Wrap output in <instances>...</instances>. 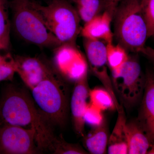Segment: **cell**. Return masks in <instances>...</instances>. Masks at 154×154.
Wrapping results in <instances>:
<instances>
[{
	"label": "cell",
	"instance_id": "1",
	"mask_svg": "<svg viewBox=\"0 0 154 154\" xmlns=\"http://www.w3.org/2000/svg\"><path fill=\"white\" fill-rule=\"evenodd\" d=\"M3 125L33 130L40 151H50L56 137L32 96L25 89L13 85L7 86L0 97V125Z\"/></svg>",
	"mask_w": 154,
	"mask_h": 154
},
{
	"label": "cell",
	"instance_id": "2",
	"mask_svg": "<svg viewBox=\"0 0 154 154\" xmlns=\"http://www.w3.org/2000/svg\"><path fill=\"white\" fill-rule=\"evenodd\" d=\"M140 2L141 0H122L113 17V35L118 44L127 51L137 53L145 47L146 41L149 38Z\"/></svg>",
	"mask_w": 154,
	"mask_h": 154
},
{
	"label": "cell",
	"instance_id": "3",
	"mask_svg": "<svg viewBox=\"0 0 154 154\" xmlns=\"http://www.w3.org/2000/svg\"><path fill=\"white\" fill-rule=\"evenodd\" d=\"M36 106L51 124L65 125L69 110V90L57 74L40 82L30 90Z\"/></svg>",
	"mask_w": 154,
	"mask_h": 154
},
{
	"label": "cell",
	"instance_id": "4",
	"mask_svg": "<svg viewBox=\"0 0 154 154\" xmlns=\"http://www.w3.org/2000/svg\"><path fill=\"white\" fill-rule=\"evenodd\" d=\"M43 21L61 45H76L81 32L80 19L75 8L67 0H52L47 5H42L31 0Z\"/></svg>",
	"mask_w": 154,
	"mask_h": 154
},
{
	"label": "cell",
	"instance_id": "5",
	"mask_svg": "<svg viewBox=\"0 0 154 154\" xmlns=\"http://www.w3.org/2000/svg\"><path fill=\"white\" fill-rule=\"evenodd\" d=\"M11 5L14 30L21 38L41 47L57 48L61 45L33 7L31 0H13Z\"/></svg>",
	"mask_w": 154,
	"mask_h": 154
},
{
	"label": "cell",
	"instance_id": "6",
	"mask_svg": "<svg viewBox=\"0 0 154 154\" xmlns=\"http://www.w3.org/2000/svg\"><path fill=\"white\" fill-rule=\"evenodd\" d=\"M111 75L113 90L122 105L130 109L140 104L145 85V75L137 55L129 56L122 67L111 72Z\"/></svg>",
	"mask_w": 154,
	"mask_h": 154
},
{
	"label": "cell",
	"instance_id": "7",
	"mask_svg": "<svg viewBox=\"0 0 154 154\" xmlns=\"http://www.w3.org/2000/svg\"><path fill=\"white\" fill-rule=\"evenodd\" d=\"M40 152L33 130L0 125V154H34Z\"/></svg>",
	"mask_w": 154,
	"mask_h": 154
},
{
	"label": "cell",
	"instance_id": "8",
	"mask_svg": "<svg viewBox=\"0 0 154 154\" xmlns=\"http://www.w3.org/2000/svg\"><path fill=\"white\" fill-rule=\"evenodd\" d=\"M54 52L56 66L68 80L75 82L88 71L85 59L76 45H61L56 48Z\"/></svg>",
	"mask_w": 154,
	"mask_h": 154
},
{
	"label": "cell",
	"instance_id": "9",
	"mask_svg": "<svg viewBox=\"0 0 154 154\" xmlns=\"http://www.w3.org/2000/svg\"><path fill=\"white\" fill-rule=\"evenodd\" d=\"M14 57L16 73L30 91L43 80L56 74L52 67L39 58L23 56Z\"/></svg>",
	"mask_w": 154,
	"mask_h": 154
},
{
	"label": "cell",
	"instance_id": "10",
	"mask_svg": "<svg viewBox=\"0 0 154 154\" xmlns=\"http://www.w3.org/2000/svg\"><path fill=\"white\" fill-rule=\"evenodd\" d=\"M75 83L70 104L72 120L75 132L79 136L84 137L85 115L91 90L88 84V72Z\"/></svg>",
	"mask_w": 154,
	"mask_h": 154
},
{
	"label": "cell",
	"instance_id": "11",
	"mask_svg": "<svg viewBox=\"0 0 154 154\" xmlns=\"http://www.w3.org/2000/svg\"><path fill=\"white\" fill-rule=\"evenodd\" d=\"M145 75V85L136 119L152 146L154 144V71L148 69Z\"/></svg>",
	"mask_w": 154,
	"mask_h": 154
},
{
	"label": "cell",
	"instance_id": "12",
	"mask_svg": "<svg viewBox=\"0 0 154 154\" xmlns=\"http://www.w3.org/2000/svg\"><path fill=\"white\" fill-rule=\"evenodd\" d=\"M84 47L92 72L103 85L110 82L107 70V44L102 40L84 38Z\"/></svg>",
	"mask_w": 154,
	"mask_h": 154
},
{
	"label": "cell",
	"instance_id": "13",
	"mask_svg": "<svg viewBox=\"0 0 154 154\" xmlns=\"http://www.w3.org/2000/svg\"><path fill=\"white\" fill-rule=\"evenodd\" d=\"M113 17L104 11L103 14L94 17L85 24L81 29L82 36L85 38L99 39L106 44L113 42V33L111 29Z\"/></svg>",
	"mask_w": 154,
	"mask_h": 154
},
{
	"label": "cell",
	"instance_id": "14",
	"mask_svg": "<svg viewBox=\"0 0 154 154\" xmlns=\"http://www.w3.org/2000/svg\"><path fill=\"white\" fill-rule=\"evenodd\" d=\"M117 111V119L108 139L107 153L126 154L128 153L127 120L123 105H121Z\"/></svg>",
	"mask_w": 154,
	"mask_h": 154
},
{
	"label": "cell",
	"instance_id": "15",
	"mask_svg": "<svg viewBox=\"0 0 154 154\" xmlns=\"http://www.w3.org/2000/svg\"><path fill=\"white\" fill-rule=\"evenodd\" d=\"M126 131L128 146V154H147L151 144L137 119L127 122Z\"/></svg>",
	"mask_w": 154,
	"mask_h": 154
},
{
	"label": "cell",
	"instance_id": "16",
	"mask_svg": "<svg viewBox=\"0 0 154 154\" xmlns=\"http://www.w3.org/2000/svg\"><path fill=\"white\" fill-rule=\"evenodd\" d=\"M109 137L108 128L105 120L99 126L93 127L89 134L85 136L84 146L89 153H107Z\"/></svg>",
	"mask_w": 154,
	"mask_h": 154
},
{
	"label": "cell",
	"instance_id": "17",
	"mask_svg": "<svg viewBox=\"0 0 154 154\" xmlns=\"http://www.w3.org/2000/svg\"><path fill=\"white\" fill-rule=\"evenodd\" d=\"M90 102L99 110H118L122 104L116 102L113 96L106 88L96 87L90 90L89 93Z\"/></svg>",
	"mask_w": 154,
	"mask_h": 154
},
{
	"label": "cell",
	"instance_id": "18",
	"mask_svg": "<svg viewBox=\"0 0 154 154\" xmlns=\"http://www.w3.org/2000/svg\"><path fill=\"white\" fill-rule=\"evenodd\" d=\"M74 3L79 17L85 24L104 10V0H75Z\"/></svg>",
	"mask_w": 154,
	"mask_h": 154
},
{
	"label": "cell",
	"instance_id": "19",
	"mask_svg": "<svg viewBox=\"0 0 154 154\" xmlns=\"http://www.w3.org/2000/svg\"><path fill=\"white\" fill-rule=\"evenodd\" d=\"M107 66L111 72L117 71L122 67L128 59L127 51L119 44L113 42L107 44Z\"/></svg>",
	"mask_w": 154,
	"mask_h": 154
},
{
	"label": "cell",
	"instance_id": "20",
	"mask_svg": "<svg viewBox=\"0 0 154 154\" xmlns=\"http://www.w3.org/2000/svg\"><path fill=\"white\" fill-rule=\"evenodd\" d=\"M7 0H0V48L8 50L11 24Z\"/></svg>",
	"mask_w": 154,
	"mask_h": 154
},
{
	"label": "cell",
	"instance_id": "21",
	"mask_svg": "<svg viewBox=\"0 0 154 154\" xmlns=\"http://www.w3.org/2000/svg\"><path fill=\"white\" fill-rule=\"evenodd\" d=\"M16 73L14 57L8 50L0 48V82L11 81Z\"/></svg>",
	"mask_w": 154,
	"mask_h": 154
},
{
	"label": "cell",
	"instance_id": "22",
	"mask_svg": "<svg viewBox=\"0 0 154 154\" xmlns=\"http://www.w3.org/2000/svg\"><path fill=\"white\" fill-rule=\"evenodd\" d=\"M50 151L53 153L57 154H89L79 144L67 142L61 135L55 137Z\"/></svg>",
	"mask_w": 154,
	"mask_h": 154
},
{
	"label": "cell",
	"instance_id": "23",
	"mask_svg": "<svg viewBox=\"0 0 154 154\" xmlns=\"http://www.w3.org/2000/svg\"><path fill=\"white\" fill-rule=\"evenodd\" d=\"M140 6L149 38L154 34V0H141Z\"/></svg>",
	"mask_w": 154,
	"mask_h": 154
},
{
	"label": "cell",
	"instance_id": "24",
	"mask_svg": "<svg viewBox=\"0 0 154 154\" xmlns=\"http://www.w3.org/2000/svg\"><path fill=\"white\" fill-rule=\"evenodd\" d=\"M85 123L93 127L99 126L105 120L103 111L99 110L91 102H88L85 115Z\"/></svg>",
	"mask_w": 154,
	"mask_h": 154
},
{
	"label": "cell",
	"instance_id": "25",
	"mask_svg": "<svg viewBox=\"0 0 154 154\" xmlns=\"http://www.w3.org/2000/svg\"><path fill=\"white\" fill-rule=\"evenodd\" d=\"M120 0H104V11L108 12L113 17Z\"/></svg>",
	"mask_w": 154,
	"mask_h": 154
},
{
	"label": "cell",
	"instance_id": "26",
	"mask_svg": "<svg viewBox=\"0 0 154 154\" xmlns=\"http://www.w3.org/2000/svg\"><path fill=\"white\" fill-rule=\"evenodd\" d=\"M139 53L147 58L154 64V48L146 46Z\"/></svg>",
	"mask_w": 154,
	"mask_h": 154
},
{
	"label": "cell",
	"instance_id": "27",
	"mask_svg": "<svg viewBox=\"0 0 154 154\" xmlns=\"http://www.w3.org/2000/svg\"><path fill=\"white\" fill-rule=\"evenodd\" d=\"M148 154H154V144L151 146L147 152Z\"/></svg>",
	"mask_w": 154,
	"mask_h": 154
},
{
	"label": "cell",
	"instance_id": "28",
	"mask_svg": "<svg viewBox=\"0 0 154 154\" xmlns=\"http://www.w3.org/2000/svg\"><path fill=\"white\" fill-rule=\"evenodd\" d=\"M67 1H68L69 2H73L75 3V0H67Z\"/></svg>",
	"mask_w": 154,
	"mask_h": 154
},
{
	"label": "cell",
	"instance_id": "29",
	"mask_svg": "<svg viewBox=\"0 0 154 154\" xmlns=\"http://www.w3.org/2000/svg\"><path fill=\"white\" fill-rule=\"evenodd\" d=\"M152 37H154V35H153L152 36Z\"/></svg>",
	"mask_w": 154,
	"mask_h": 154
}]
</instances>
